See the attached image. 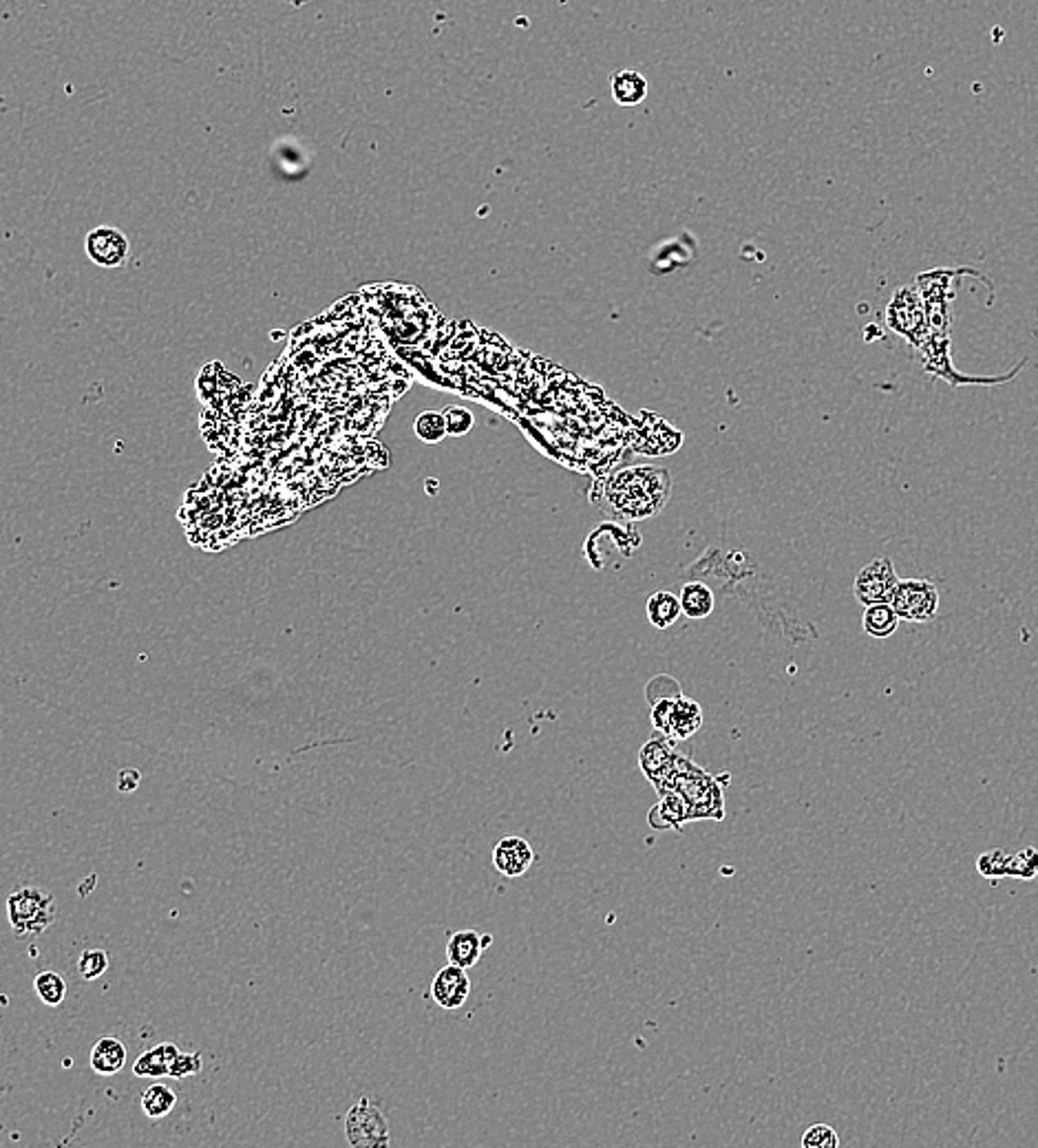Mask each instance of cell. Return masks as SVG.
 <instances>
[{
    "label": "cell",
    "instance_id": "4fadbf2b",
    "mask_svg": "<svg viewBox=\"0 0 1038 1148\" xmlns=\"http://www.w3.org/2000/svg\"><path fill=\"white\" fill-rule=\"evenodd\" d=\"M490 943H493L490 934H480L476 930H458L449 934L447 959L453 966L471 969L478 966L482 957H484V950Z\"/></svg>",
    "mask_w": 1038,
    "mask_h": 1148
},
{
    "label": "cell",
    "instance_id": "9c48e42d",
    "mask_svg": "<svg viewBox=\"0 0 1038 1148\" xmlns=\"http://www.w3.org/2000/svg\"><path fill=\"white\" fill-rule=\"evenodd\" d=\"M676 762H679V752H676L674 743H670V740L661 734L647 740L641 747V752H638V768H641V773L647 777V782H650L656 791L670 780Z\"/></svg>",
    "mask_w": 1038,
    "mask_h": 1148
},
{
    "label": "cell",
    "instance_id": "30bf717a",
    "mask_svg": "<svg viewBox=\"0 0 1038 1148\" xmlns=\"http://www.w3.org/2000/svg\"><path fill=\"white\" fill-rule=\"evenodd\" d=\"M471 994V978L465 968L447 963L442 969L435 971L431 980V998L444 1012H456L467 1003Z\"/></svg>",
    "mask_w": 1038,
    "mask_h": 1148
},
{
    "label": "cell",
    "instance_id": "7402d4cb",
    "mask_svg": "<svg viewBox=\"0 0 1038 1148\" xmlns=\"http://www.w3.org/2000/svg\"><path fill=\"white\" fill-rule=\"evenodd\" d=\"M34 989L40 1001L49 1007H60L64 1003V998H67V983H64V978L58 971L51 969H44L34 978Z\"/></svg>",
    "mask_w": 1038,
    "mask_h": 1148
},
{
    "label": "cell",
    "instance_id": "2e32d148",
    "mask_svg": "<svg viewBox=\"0 0 1038 1148\" xmlns=\"http://www.w3.org/2000/svg\"><path fill=\"white\" fill-rule=\"evenodd\" d=\"M91 1069L100 1076H115L126 1064V1047L117 1039H100L89 1053Z\"/></svg>",
    "mask_w": 1038,
    "mask_h": 1148
},
{
    "label": "cell",
    "instance_id": "cb8c5ba5",
    "mask_svg": "<svg viewBox=\"0 0 1038 1148\" xmlns=\"http://www.w3.org/2000/svg\"><path fill=\"white\" fill-rule=\"evenodd\" d=\"M415 435L426 444L440 442L447 435V420L440 411H424L415 420Z\"/></svg>",
    "mask_w": 1038,
    "mask_h": 1148
},
{
    "label": "cell",
    "instance_id": "83f0119b",
    "mask_svg": "<svg viewBox=\"0 0 1038 1148\" xmlns=\"http://www.w3.org/2000/svg\"><path fill=\"white\" fill-rule=\"evenodd\" d=\"M444 413V420H447V433L451 435H465L473 429V413L465 406H447V409L442 411Z\"/></svg>",
    "mask_w": 1038,
    "mask_h": 1148
},
{
    "label": "cell",
    "instance_id": "5bb4252c",
    "mask_svg": "<svg viewBox=\"0 0 1038 1148\" xmlns=\"http://www.w3.org/2000/svg\"><path fill=\"white\" fill-rule=\"evenodd\" d=\"M650 826L656 830H665V828H683V824L692 822L690 818V809H688V802L683 800V795L674 789H665L659 793V804L650 811Z\"/></svg>",
    "mask_w": 1038,
    "mask_h": 1148
},
{
    "label": "cell",
    "instance_id": "8992f818",
    "mask_svg": "<svg viewBox=\"0 0 1038 1148\" xmlns=\"http://www.w3.org/2000/svg\"><path fill=\"white\" fill-rule=\"evenodd\" d=\"M899 621L930 623L939 614L941 597L930 579H902L891 599Z\"/></svg>",
    "mask_w": 1038,
    "mask_h": 1148
},
{
    "label": "cell",
    "instance_id": "f546056e",
    "mask_svg": "<svg viewBox=\"0 0 1038 1148\" xmlns=\"http://www.w3.org/2000/svg\"><path fill=\"white\" fill-rule=\"evenodd\" d=\"M140 777H142V773L137 771V768H124V771H119L117 789L124 791V793H133L137 786H140Z\"/></svg>",
    "mask_w": 1038,
    "mask_h": 1148
},
{
    "label": "cell",
    "instance_id": "3957f363",
    "mask_svg": "<svg viewBox=\"0 0 1038 1148\" xmlns=\"http://www.w3.org/2000/svg\"><path fill=\"white\" fill-rule=\"evenodd\" d=\"M55 912H58L55 897L36 886H25L7 899V916L18 939L40 937L53 925Z\"/></svg>",
    "mask_w": 1038,
    "mask_h": 1148
},
{
    "label": "cell",
    "instance_id": "6da1fadb",
    "mask_svg": "<svg viewBox=\"0 0 1038 1148\" xmlns=\"http://www.w3.org/2000/svg\"><path fill=\"white\" fill-rule=\"evenodd\" d=\"M670 495V473L663 468L634 466L621 470L608 486V499L621 515L641 520L661 511Z\"/></svg>",
    "mask_w": 1038,
    "mask_h": 1148
},
{
    "label": "cell",
    "instance_id": "4316f807",
    "mask_svg": "<svg viewBox=\"0 0 1038 1148\" xmlns=\"http://www.w3.org/2000/svg\"><path fill=\"white\" fill-rule=\"evenodd\" d=\"M804 1148H838L840 1137L829 1124H813L802 1135Z\"/></svg>",
    "mask_w": 1038,
    "mask_h": 1148
},
{
    "label": "cell",
    "instance_id": "603a6c76",
    "mask_svg": "<svg viewBox=\"0 0 1038 1148\" xmlns=\"http://www.w3.org/2000/svg\"><path fill=\"white\" fill-rule=\"evenodd\" d=\"M1007 877L1021 879V882H1032L1038 877V850L1032 846H1025L1016 853H1009L1007 859Z\"/></svg>",
    "mask_w": 1038,
    "mask_h": 1148
},
{
    "label": "cell",
    "instance_id": "5b68a950",
    "mask_svg": "<svg viewBox=\"0 0 1038 1148\" xmlns=\"http://www.w3.org/2000/svg\"><path fill=\"white\" fill-rule=\"evenodd\" d=\"M886 323L895 334L911 340L917 347H924L926 338L930 334L926 303L922 299V294L913 290V287H899L893 294V299L886 308Z\"/></svg>",
    "mask_w": 1038,
    "mask_h": 1148
},
{
    "label": "cell",
    "instance_id": "ffe728a7",
    "mask_svg": "<svg viewBox=\"0 0 1038 1148\" xmlns=\"http://www.w3.org/2000/svg\"><path fill=\"white\" fill-rule=\"evenodd\" d=\"M681 616V601L672 592H656L647 601V618L656 629L672 627Z\"/></svg>",
    "mask_w": 1038,
    "mask_h": 1148
},
{
    "label": "cell",
    "instance_id": "484cf974",
    "mask_svg": "<svg viewBox=\"0 0 1038 1148\" xmlns=\"http://www.w3.org/2000/svg\"><path fill=\"white\" fill-rule=\"evenodd\" d=\"M109 969V955L105 950H87L82 952L78 961V971L85 980H96Z\"/></svg>",
    "mask_w": 1038,
    "mask_h": 1148
},
{
    "label": "cell",
    "instance_id": "ba28073f",
    "mask_svg": "<svg viewBox=\"0 0 1038 1148\" xmlns=\"http://www.w3.org/2000/svg\"><path fill=\"white\" fill-rule=\"evenodd\" d=\"M899 581L902 579H899L893 561L888 557H879L866 563L857 572L855 583H853V595L864 608L875 604H891Z\"/></svg>",
    "mask_w": 1038,
    "mask_h": 1148
},
{
    "label": "cell",
    "instance_id": "8fae6325",
    "mask_svg": "<svg viewBox=\"0 0 1038 1148\" xmlns=\"http://www.w3.org/2000/svg\"><path fill=\"white\" fill-rule=\"evenodd\" d=\"M85 248H87V254L94 263H98L100 267H119L126 263L128 258V239L122 233V230L117 228H107V226H100L96 230H91L87 235L85 241Z\"/></svg>",
    "mask_w": 1038,
    "mask_h": 1148
},
{
    "label": "cell",
    "instance_id": "e0dca14e",
    "mask_svg": "<svg viewBox=\"0 0 1038 1148\" xmlns=\"http://www.w3.org/2000/svg\"><path fill=\"white\" fill-rule=\"evenodd\" d=\"M613 98L621 107H636L647 98V80L634 69L619 71L613 76Z\"/></svg>",
    "mask_w": 1038,
    "mask_h": 1148
},
{
    "label": "cell",
    "instance_id": "44dd1931",
    "mask_svg": "<svg viewBox=\"0 0 1038 1148\" xmlns=\"http://www.w3.org/2000/svg\"><path fill=\"white\" fill-rule=\"evenodd\" d=\"M175 1105H178V1096H175V1091L171 1087L162 1085V1082H155V1085L148 1087L142 1094V1109L151 1119L166 1117L175 1109Z\"/></svg>",
    "mask_w": 1038,
    "mask_h": 1148
},
{
    "label": "cell",
    "instance_id": "ac0fdd59",
    "mask_svg": "<svg viewBox=\"0 0 1038 1148\" xmlns=\"http://www.w3.org/2000/svg\"><path fill=\"white\" fill-rule=\"evenodd\" d=\"M679 601H681V612L688 618H694V621H699V618H707L713 612V606H716V601H713V592L701 581L688 583V586L681 590Z\"/></svg>",
    "mask_w": 1038,
    "mask_h": 1148
},
{
    "label": "cell",
    "instance_id": "d6986e66",
    "mask_svg": "<svg viewBox=\"0 0 1038 1148\" xmlns=\"http://www.w3.org/2000/svg\"><path fill=\"white\" fill-rule=\"evenodd\" d=\"M899 616L891 604H875L866 606L864 616H861V627L864 632L873 638H888L897 632Z\"/></svg>",
    "mask_w": 1038,
    "mask_h": 1148
},
{
    "label": "cell",
    "instance_id": "f1b7e54d",
    "mask_svg": "<svg viewBox=\"0 0 1038 1148\" xmlns=\"http://www.w3.org/2000/svg\"><path fill=\"white\" fill-rule=\"evenodd\" d=\"M201 1067H203L201 1051H194V1053L180 1051L178 1060H175V1064H173L171 1078L173 1080H184V1078H188V1076H194V1073H199Z\"/></svg>",
    "mask_w": 1038,
    "mask_h": 1148
},
{
    "label": "cell",
    "instance_id": "4dcf8cb0",
    "mask_svg": "<svg viewBox=\"0 0 1038 1148\" xmlns=\"http://www.w3.org/2000/svg\"><path fill=\"white\" fill-rule=\"evenodd\" d=\"M287 3H290L292 7H303V5H308L310 0H287Z\"/></svg>",
    "mask_w": 1038,
    "mask_h": 1148
},
{
    "label": "cell",
    "instance_id": "7a4b0ae2",
    "mask_svg": "<svg viewBox=\"0 0 1038 1148\" xmlns=\"http://www.w3.org/2000/svg\"><path fill=\"white\" fill-rule=\"evenodd\" d=\"M665 789H674L683 795V800L688 802L692 822L725 818V798H722L718 777L709 775L705 768L694 764L690 757L679 753V762H676L672 777L656 793Z\"/></svg>",
    "mask_w": 1038,
    "mask_h": 1148
},
{
    "label": "cell",
    "instance_id": "277c9868",
    "mask_svg": "<svg viewBox=\"0 0 1038 1148\" xmlns=\"http://www.w3.org/2000/svg\"><path fill=\"white\" fill-rule=\"evenodd\" d=\"M652 725L670 743H685L703 727V709L697 700L683 693L652 702Z\"/></svg>",
    "mask_w": 1038,
    "mask_h": 1148
},
{
    "label": "cell",
    "instance_id": "7c38bea8",
    "mask_svg": "<svg viewBox=\"0 0 1038 1148\" xmlns=\"http://www.w3.org/2000/svg\"><path fill=\"white\" fill-rule=\"evenodd\" d=\"M535 864V850L524 837L508 835L502 837L493 848V866L499 875L517 879L526 875Z\"/></svg>",
    "mask_w": 1038,
    "mask_h": 1148
},
{
    "label": "cell",
    "instance_id": "d4e9b609",
    "mask_svg": "<svg viewBox=\"0 0 1038 1148\" xmlns=\"http://www.w3.org/2000/svg\"><path fill=\"white\" fill-rule=\"evenodd\" d=\"M1007 859H1009V853H1005V850H1001V848L988 850V853H984L977 859L979 875L990 879V882L1005 879L1007 877Z\"/></svg>",
    "mask_w": 1038,
    "mask_h": 1148
},
{
    "label": "cell",
    "instance_id": "9a60e30c",
    "mask_svg": "<svg viewBox=\"0 0 1038 1148\" xmlns=\"http://www.w3.org/2000/svg\"><path fill=\"white\" fill-rule=\"evenodd\" d=\"M182 1049L173 1042H162L157 1047L148 1049L133 1064V1073L140 1078H171L173 1064L178 1060Z\"/></svg>",
    "mask_w": 1038,
    "mask_h": 1148
},
{
    "label": "cell",
    "instance_id": "52a82bcc",
    "mask_svg": "<svg viewBox=\"0 0 1038 1148\" xmlns=\"http://www.w3.org/2000/svg\"><path fill=\"white\" fill-rule=\"evenodd\" d=\"M345 1135L347 1142L354 1148H385L392 1144L387 1117L369 1096L360 1098L347 1111Z\"/></svg>",
    "mask_w": 1038,
    "mask_h": 1148
}]
</instances>
